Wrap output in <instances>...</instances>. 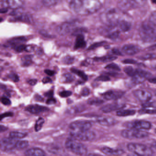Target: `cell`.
<instances>
[{
    "mask_svg": "<svg viewBox=\"0 0 156 156\" xmlns=\"http://www.w3.org/2000/svg\"><path fill=\"white\" fill-rule=\"evenodd\" d=\"M152 23H142L139 29L140 38L145 42H154L156 41V30Z\"/></svg>",
    "mask_w": 156,
    "mask_h": 156,
    "instance_id": "obj_1",
    "label": "cell"
},
{
    "mask_svg": "<svg viewBox=\"0 0 156 156\" xmlns=\"http://www.w3.org/2000/svg\"><path fill=\"white\" fill-rule=\"evenodd\" d=\"M65 147L69 151L78 155H84L87 153L86 147L73 138H69L65 142Z\"/></svg>",
    "mask_w": 156,
    "mask_h": 156,
    "instance_id": "obj_2",
    "label": "cell"
},
{
    "mask_svg": "<svg viewBox=\"0 0 156 156\" xmlns=\"http://www.w3.org/2000/svg\"><path fill=\"white\" fill-rule=\"evenodd\" d=\"M102 3L100 0H83V5L80 14H93L98 11Z\"/></svg>",
    "mask_w": 156,
    "mask_h": 156,
    "instance_id": "obj_3",
    "label": "cell"
},
{
    "mask_svg": "<svg viewBox=\"0 0 156 156\" xmlns=\"http://www.w3.org/2000/svg\"><path fill=\"white\" fill-rule=\"evenodd\" d=\"M127 147L129 151L137 155L151 156L154 153L151 148L140 143H129Z\"/></svg>",
    "mask_w": 156,
    "mask_h": 156,
    "instance_id": "obj_4",
    "label": "cell"
},
{
    "mask_svg": "<svg viewBox=\"0 0 156 156\" xmlns=\"http://www.w3.org/2000/svg\"><path fill=\"white\" fill-rule=\"evenodd\" d=\"M70 136L80 141H91L95 139V133L91 130H71Z\"/></svg>",
    "mask_w": 156,
    "mask_h": 156,
    "instance_id": "obj_5",
    "label": "cell"
},
{
    "mask_svg": "<svg viewBox=\"0 0 156 156\" xmlns=\"http://www.w3.org/2000/svg\"><path fill=\"white\" fill-rule=\"evenodd\" d=\"M144 130L129 128L122 130L121 135L123 137L128 139L145 138L149 136V133Z\"/></svg>",
    "mask_w": 156,
    "mask_h": 156,
    "instance_id": "obj_6",
    "label": "cell"
},
{
    "mask_svg": "<svg viewBox=\"0 0 156 156\" xmlns=\"http://www.w3.org/2000/svg\"><path fill=\"white\" fill-rule=\"evenodd\" d=\"M126 126L129 128L135 129L140 130H148L151 127L150 122L143 120H136V121L126 123Z\"/></svg>",
    "mask_w": 156,
    "mask_h": 156,
    "instance_id": "obj_7",
    "label": "cell"
},
{
    "mask_svg": "<svg viewBox=\"0 0 156 156\" xmlns=\"http://www.w3.org/2000/svg\"><path fill=\"white\" fill-rule=\"evenodd\" d=\"M92 125L90 121L87 120H78L72 122L69 125V128L72 130H89L92 127Z\"/></svg>",
    "mask_w": 156,
    "mask_h": 156,
    "instance_id": "obj_8",
    "label": "cell"
},
{
    "mask_svg": "<svg viewBox=\"0 0 156 156\" xmlns=\"http://www.w3.org/2000/svg\"><path fill=\"white\" fill-rule=\"evenodd\" d=\"M16 140L12 138H3L0 141V147L3 151H11L15 148Z\"/></svg>",
    "mask_w": 156,
    "mask_h": 156,
    "instance_id": "obj_9",
    "label": "cell"
},
{
    "mask_svg": "<svg viewBox=\"0 0 156 156\" xmlns=\"http://www.w3.org/2000/svg\"><path fill=\"white\" fill-rule=\"evenodd\" d=\"M133 94L135 97L139 100L143 102H149L152 98V95L148 91L141 89H137L134 90Z\"/></svg>",
    "mask_w": 156,
    "mask_h": 156,
    "instance_id": "obj_10",
    "label": "cell"
},
{
    "mask_svg": "<svg viewBox=\"0 0 156 156\" xmlns=\"http://www.w3.org/2000/svg\"><path fill=\"white\" fill-rule=\"evenodd\" d=\"M126 105L124 104L120 103H113L108 104L104 106L101 108L100 110L105 113H110L116 110H120L125 107Z\"/></svg>",
    "mask_w": 156,
    "mask_h": 156,
    "instance_id": "obj_11",
    "label": "cell"
},
{
    "mask_svg": "<svg viewBox=\"0 0 156 156\" xmlns=\"http://www.w3.org/2000/svg\"><path fill=\"white\" fill-rule=\"evenodd\" d=\"M124 94V92L121 91L110 90L102 94L103 97L106 100H117L122 97Z\"/></svg>",
    "mask_w": 156,
    "mask_h": 156,
    "instance_id": "obj_12",
    "label": "cell"
},
{
    "mask_svg": "<svg viewBox=\"0 0 156 156\" xmlns=\"http://www.w3.org/2000/svg\"><path fill=\"white\" fill-rule=\"evenodd\" d=\"M73 27L74 24L73 23H64L57 27L56 31L60 35H66L71 31Z\"/></svg>",
    "mask_w": 156,
    "mask_h": 156,
    "instance_id": "obj_13",
    "label": "cell"
},
{
    "mask_svg": "<svg viewBox=\"0 0 156 156\" xmlns=\"http://www.w3.org/2000/svg\"><path fill=\"white\" fill-rule=\"evenodd\" d=\"M25 110L31 114H38L49 110L48 108L38 105H30L25 108Z\"/></svg>",
    "mask_w": 156,
    "mask_h": 156,
    "instance_id": "obj_14",
    "label": "cell"
},
{
    "mask_svg": "<svg viewBox=\"0 0 156 156\" xmlns=\"http://www.w3.org/2000/svg\"><path fill=\"white\" fill-rule=\"evenodd\" d=\"M122 51L127 55H133L139 52L140 49L138 46L134 44H126L122 47Z\"/></svg>",
    "mask_w": 156,
    "mask_h": 156,
    "instance_id": "obj_15",
    "label": "cell"
},
{
    "mask_svg": "<svg viewBox=\"0 0 156 156\" xmlns=\"http://www.w3.org/2000/svg\"><path fill=\"white\" fill-rule=\"evenodd\" d=\"M98 124L103 126H114L117 123V121L115 118L111 117H99L97 119Z\"/></svg>",
    "mask_w": 156,
    "mask_h": 156,
    "instance_id": "obj_16",
    "label": "cell"
},
{
    "mask_svg": "<svg viewBox=\"0 0 156 156\" xmlns=\"http://www.w3.org/2000/svg\"><path fill=\"white\" fill-rule=\"evenodd\" d=\"M101 150L103 153L107 155L118 156L125 153L124 151L121 149H114L107 147H103L101 148Z\"/></svg>",
    "mask_w": 156,
    "mask_h": 156,
    "instance_id": "obj_17",
    "label": "cell"
},
{
    "mask_svg": "<svg viewBox=\"0 0 156 156\" xmlns=\"http://www.w3.org/2000/svg\"><path fill=\"white\" fill-rule=\"evenodd\" d=\"M83 0H71L69 3L70 9L74 12L79 13L83 8Z\"/></svg>",
    "mask_w": 156,
    "mask_h": 156,
    "instance_id": "obj_18",
    "label": "cell"
},
{
    "mask_svg": "<svg viewBox=\"0 0 156 156\" xmlns=\"http://www.w3.org/2000/svg\"><path fill=\"white\" fill-rule=\"evenodd\" d=\"M25 155L28 156H44L46 155L45 152L39 148H32L27 150L25 152Z\"/></svg>",
    "mask_w": 156,
    "mask_h": 156,
    "instance_id": "obj_19",
    "label": "cell"
},
{
    "mask_svg": "<svg viewBox=\"0 0 156 156\" xmlns=\"http://www.w3.org/2000/svg\"><path fill=\"white\" fill-rule=\"evenodd\" d=\"M86 46V43L84 40L83 35L82 34H77L74 49L78 50L84 48Z\"/></svg>",
    "mask_w": 156,
    "mask_h": 156,
    "instance_id": "obj_20",
    "label": "cell"
},
{
    "mask_svg": "<svg viewBox=\"0 0 156 156\" xmlns=\"http://www.w3.org/2000/svg\"><path fill=\"white\" fill-rule=\"evenodd\" d=\"M117 27L119 29V30L126 32L130 30L131 25L127 21L125 20H120L118 23Z\"/></svg>",
    "mask_w": 156,
    "mask_h": 156,
    "instance_id": "obj_21",
    "label": "cell"
},
{
    "mask_svg": "<svg viewBox=\"0 0 156 156\" xmlns=\"http://www.w3.org/2000/svg\"><path fill=\"white\" fill-rule=\"evenodd\" d=\"M9 8L12 9H17L22 6V0H7Z\"/></svg>",
    "mask_w": 156,
    "mask_h": 156,
    "instance_id": "obj_22",
    "label": "cell"
},
{
    "mask_svg": "<svg viewBox=\"0 0 156 156\" xmlns=\"http://www.w3.org/2000/svg\"><path fill=\"white\" fill-rule=\"evenodd\" d=\"M136 111L133 109H120L116 112V115L118 116L126 117L135 115Z\"/></svg>",
    "mask_w": 156,
    "mask_h": 156,
    "instance_id": "obj_23",
    "label": "cell"
},
{
    "mask_svg": "<svg viewBox=\"0 0 156 156\" xmlns=\"http://www.w3.org/2000/svg\"><path fill=\"white\" fill-rule=\"evenodd\" d=\"M29 145V143L27 140H18L15 143V148L21 150L27 148Z\"/></svg>",
    "mask_w": 156,
    "mask_h": 156,
    "instance_id": "obj_24",
    "label": "cell"
},
{
    "mask_svg": "<svg viewBox=\"0 0 156 156\" xmlns=\"http://www.w3.org/2000/svg\"><path fill=\"white\" fill-rule=\"evenodd\" d=\"M71 71L72 73L78 76L82 80L85 81H87L88 80V77H87V75L83 71L73 68H72L71 69Z\"/></svg>",
    "mask_w": 156,
    "mask_h": 156,
    "instance_id": "obj_25",
    "label": "cell"
},
{
    "mask_svg": "<svg viewBox=\"0 0 156 156\" xmlns=\"http://www.w3.org/2000/svg\"><path fill=\"white\" fill-rule=\"evenodd\" d=\"M27 136V133L18 131H12L9 133V137L14 139H22Z\"/></svg>",
    "mask_w": 156,
    "mask_h": 156,
    "instance_id": "obj_26",
    "label": "cell"
},
{
    "mask_svg": "<svg viewBox=\"0 0 156 156\" xmlns=\"http://www.w3.org/2000/svg\"><path fill=\"white\" fill-rule=\"evenodd\" d=\"M117 59L115 56H112V55H106L99 58H95L94 60L98 62H111L114 61Z\"/></svg>",
    "mask_w": 156,
    "mask_h": 156,
    "instance_id": "obj_27",
    "label": "cell"
},
{
    "mask_svg": "<svg viewBox=\"0 0 156 156\" xmlns=\"http://www.w3.org/2000/svg\"><path fill=\"white\" fill-rule=\"evenodd\" d=\"M61 0H42L44 6L47 8H51L57 5Z\"/></svg>",
    "mask_w": 156,
    "mask_h": 156,
    "instance_id": "obj_28",
    "label": "cell"
},
{
    "mask_svg": "<svg viewBox=\"0 0 156 156\" xmlns=\"http://www.w3.org/2000/svg\"><path fill=\"white\" fill-rule=\"evenodd\" d=\"M22 65L23 66H28L32 63V58L30 55L23 56L21 59Z\"/></svg>",
    "mask_w": 156,
    "mask_h": 156,
    "instance_id": "obj_29",
    "label": "cell"
},
{
    "mask_svg": "<svg viewBox=\"0 0 156 156\" xmlns=\"http://www.w3.org/2000/svg\"><path fill=\"white\" fill-rule=\"evenodd\" d=\"M104 103V101L102 99L98 98H91L88 99L87 103L91 105L98 106L102 105Z\"/></svg>",
    "mask_w": 156,
    "mask_h": 156,
    "instance_id": "obj_30",
    "label": "cell"
},
{
    "mask_svg": "<svg viewBox=\"0 0 156 156\" xmlns=\"http://www.w3.org/2000/svg\"><path fill=\"white\" fill-rule=\"evenodd\" d=\"M44 123V119L43 118L40 117L37 119L36 121V123H35V126H34V129H35V131L38 132L41 130L43 126Z\"/></svg>",
    "mask_w": 156,
    "mask_h": 156,
    "instance_id": "obj_31",
    "label": "cell"
},
{
    "mask_svg": "<svg viewBox=\"0 0 156 156\" xmlns=\"http://www.w3.org/2000/svg\"><path fill=\"white\" fill-rule=\"evenodd\" d=\"M63 81L64 83H71L74 80V77L70 73H65L63 75Z\"/></svg>",
    "mask_w": 156,
    "mask_h": 156,
    "instance_id": "obj_32",
    "label": "cell"
},
{
    "mask_svg": "<svg viewBox=\"0 0 156 156\" xmlns=\"http://www.w3.org/2000/svg\"><path fill=\"white\" fill-rule=\"evenodd\" d=\"M141 60H153L156 59V53H149L141 55L139 57Z\"/></svg>",
    "mask_w": 156,
    "mask_h": 156,
    "instance_id": "obj_33",
    "label": "cell"
},
{
    "mask_svg": "<svg viewBox=\"0 0 156 156\" xmlns=\"http://www.w3.org/2000/svg\"><path fill=\"white\" fill-rule=\"evenodd\" d=\"M47 150L51 152V153H53V154H58L61 152V149L59 147H57L55 145H51L49 146L47 149Z\"/></svg>",
    "mask_w": 156,
    "mask_h": 156,
    "instance_id": "obj_34",
    "label": "cell"
},
{
    "mask_svg": "<svg viewBox=\"0 0 156 156\" xmlns=\"http://www.w3.org/2000/svg\"><path fill=\"white\" fill-rule=\"evenodd\" d=\"M16 20L24 22H30V18L28 15L26 14H22L20 16H18L16 18Z\"/></svg>",
    "mask_w": 156,
    "mask_h": 156,
    "instance_id": "obj_35",
    "label": "cell"
},
{
    "mask_svg": "<svg viewBox=\"0 0 156 156\" xmlns=\"http://www.w3.org/2000/svg\"><path fill=\"white\" fill-rule=\"evenodd\" d=\"M105 68L109 70H114L115 71H120V68L115 63H111L110 64L108 65L105 66Z\"/></svg>",
    "mask_w": 156,
    "mask_h": 156,
    "instance_id": "obj_36",
    "label": "cell"
},
{
    "mask_svg": "<svg viewBox=\"0 0 156 156\" xmlns=\"http://www.w3.org/2000/svg\"><path fill=\"white\" fill-rule=\"evenodd\" d=\"M8 76L9 79L15 83H17L20 81V77L17 74L14 73H11Z\"/></svg>",
    "mask_w": 156,
    "mask_h": 156,
    "instance_id": "obj_37",
    "label": "cell"
},
{
    "mask_svg": "<svg viewBox=\"0 0 156 156\" xmlns=\"http://www.w3.org/2000/svg\"><path fill=\"white\" fill-rule=\"evenodd\" d=\"M140 114H156V109H148L144 108L139 111Z\"/></svg>",
    "mask_w": 156,
    "mask_h": 156,
    "instance_id": "obj_38",
    "label": "cell"
},
{
    "mask_svg": "<svg viewBox=\"0 0 156 156\" xmlns=\"http://www.w3.org/2000/svg\"><path fill=\"white\" fill-rule=\"evenodd\" d=\"M64 63L65 64L70 65L73 64L74 62V58L71 56H66L63 60Z\"/></svg>",
    "mask_w": 156,
    "mask_h": 156,
    "instance_id": "obj_39",
    "label": "cell"
},
{
    "mask_svg": "<svg viewBox=\"0 0 156 156\" xmlns=\"http://www.w3.org/2000/svg\"><path fill=\"white\" fill-rule=\"evenodd\" d=\"M110 80V77L108 76V75H101L96 79V81H102V82H107Z\"/></svg>",
    "mask_w": 156,
    "mask_h": 156,
    "instance_id": "obj_40",
    "label": "cell"
},
{
    "mask_svg": "<svg viewBox=\"0 0 156 156\" xmlns=\"http://www.w3.org/2000/svg\"><path fill=\"white\" fill-rule=\"evenodd\" d=\"M1 103L4 105H10L11 104V101L8 98L6 97H2L1 98Z\"/></svg>",
    "mask_w": 156,
    "mask_h": 156,
    "instance_id": "obj_41",
    "label": "cell"
},
{
    "mask_svg": "<svg viewBox=\"0 0 156 156\" xmlns=\"http://www.w3.org/2000/svg\"><path fill=\"white\" fill-rule=\"evenodd\" d=\"M72 92L70 91H64L59 93V95L62 98H66L72 95Z\"/></svg>",
    "mask_w": 156,
    "mask_h": 156,
    "instance_id": "obj_42",
    "label": "cell"
},
{
    "mask_svg": "<svg viewBox=\"0 0 156 156\" xmlns=\"http://www.w3.org/2000/svg\"><path fill=\"white\" fill-rule=\"evenodd\" d=\"M13 113L11 112H6L3 113L1 115V120H2L3 119L6 117H10L13 116Z\"/></svg>",
    "mask_w": 156,
    "mask_h": 156,
    "instance_id": "obj_43",
    "label": "cell"
},
{
    "mask_svg": "<svg viewBox=\"0 0 156 156\" xmlns=\"http://www.w3.org/2000/svg\"><path fill=\"white\" fill-rule=\"evenodd\" d=\"M90 94V90L87 87L83 88L81 92V95L83 97H87Z\"/></svg>",
    "mask_w": 156,
    "mask_h": 156,
    "instance_id": "obj_44",
    "label": "cell"
},
{
    "mask_svg": "<svg viewBox=\"0 0 156 156\" xmlns=\"http://www.w3.org/2000/svg\"><path fill=\"white\" fill-rule=\"evenodd\" d=\"M144 108H147L148 107H156V102H152V103H148V102H146L145 104L143 105Z\"/></svg>",
    "mask_w": 156,
    "mask_h": 156,
    "instance_id": "obj_45",
    "label": "cell"
},
{
    "mask_svg": "<svg viewBox=\"0 0 156 156\" xmlns=\"http://www.w3.org/2000/svg\"><path fill=\"white\" fill-rule=\"evenodd\" d=\"M56 99H55V98H53V97H52L49 98V99H47L46 103L47 105H54V104L56 103Z\"/></svg>",
    "mask_w": 156,
    "mask_h": 156,
    "instance_id": "obj_46",
    "label": "cell"
},
{
    "mask_svg": "<svg viewBox=\"0 0 156 156\" xmlns=\"http://www.w3.org/2000/svg\"><path fill=\"white\" fill-rule=\"evenodd\" d=\"M123 62L125 64H135L137 63V62L135 60L132 59H126L124 60Z\"/></svg>",
    "mask_w": 156,
    "mask_h": 156,
    "instance_id": "obj_47",
    "label": "cell"
},
{
    "mask_svg": "<svg viewBox=\"0 0 156 156\" xmlns=\"http://www.w3.org/2000/svg\"><path fill=\"white\" fill-rule=\"evenodd\" d=\"M44 95L45 97L49 98L53 97L54 91H53V90H51V91L45 93V94H44Z\"/></svg>",
    "mask_w": 156,
    "mask_h": 156,
    "instance_id": "obj_48",
    "label": "cell"
},
{
    "mask_svg": "<svg viewBox=\"0 0 156 156\" xmlns=\"http://www.w3.org/2000/svg\"><path fill=\"white\" fill-rule=\"evenodd\" d=\"M44 73L48 75V76H53L55 74V72L54 71H52V70H49V69H46V70H44Z\"/></svg>",
    "mask_w": 156,
    "mask_h": 156,
    "instance_id": "obj_49",
    "label": "cell"
},
{
    "mask_svg": "<svg viewBox=\"0 0 156 156\" xmlns=\"http://www.w3.org/2000/svg\"><path fill=\"white\" fill-rule=\"evenodd\" d=\"M42 82L43 83L46 84L48 83H51L52 82L51 79L50 78V77H45L43 79Z\"/></svg>",
    "mask_w": 156,
    "mask_h": 156,
    "instance_id": "obj_50",
    "label": "cell"
},
{
    "mask_svg": "<svg viewBox=\"0 0 156 156\" xmlns=\"http://www.w3.org/2000/svg\"><path fill=\"white\" fill-rule=\"evenodd\" d=\"M38 82V80L36 79H30L28 81V83L31 86H34L37 84Z\"/></svg>",
    "mask_w": 156,
    "mask_h": 156,
    "instance_id": "obj_51",
    "label": "cell"
},
{
    "mask_svg": "<svg viewBox=\"0 0 156 156\" xmlns=\"http://www.w3.org/2000/svg\"><path fill=\"white\" fill-rule=\"evenodd\" d=\"M102 43H98L96 44H94V45L91 46V47L89 48V49H94V48H96L97 47H98V46H100V45H102Z\"/></svg>",
    "mask_w": 156,
    "mask_h": 156,
    "instance_id": "obj_52",
    "label": "cell"
},
{
    "mask_svg": "<svg viewBox=\"0 0 156 156\" xmlns=\"http://www.w3.org/2000/svg\"><path fill=\"white\" fill-rule=\"evenodd\" d=\"M8 129V128L7 127L5 126H2L1 125L0 126V130H1V132H4V131H6L7 129Z\"/></svg>",
    "mask_w": 156,
    "mask_h": 156,
    "instance_id": "obj_53",
    "label": "cell"
},
{
    "mask_svg": "<svg viewBox=\"0 0 156 156\" xmlns=\"http://www.w3.org/2000/svg\"><path fill=\"white\" fill-rule=\"evenodd\" d=\"M148 81L151 83L156 84V77L149 78L148 79Z\"/></svg>",
    "mask_w": 156,
    "mask_h": 156,
    "instance_id": "obj_54",
    "label": "cell"
},
{
    "mask_svg": "<svg viewBox=\"0 0 156 156\" xmlns=\"http://www.w3.org/2000/svg\"><path fill=\"white\" fill-rule=\"evenodd\" d=\"M113 52L115 54L117 55H121V53H120L118 50H116V49H114V50H113Z\"/></svg>",
    "mask_w": 156,
    "mask_h": 156,
    "instance_id": "obj_55",
    "label": "cell"
},
{
    "mask_svg": "<svg viewBox=\"0 0 156 156\" xmlns=\"http://www.w3.org/2000/svg\"><path fill=\"white\" fill-rule=\"evenodd\" d=\"M35 98L36 100H39V101H42L43 100L41 96L39 95H36L35 96Z\"/></svg>",
    "mask_w": 156,
    "mask_h": 156,
    "instance_id": "obj_56",
    "label": "cell"
},
{
    "mask_svg": "<svg viewBox=\"0 0 156 156\" xmlns=\"http://www.w3.org/2000/svg\"><path fill=\"white\" fill-rule=\"evenodd\" d=\"M148 49L149 50H151V51H153V50H156V44H154V45H152V46L149 47Z\"/></svg>",
    "mask_w": 156,
    "mask_h": 156,
    "instance_id": "obj_57",
    "label": "cell"
},
{
    "mask_svg": "<svg viewBox=\"0 0 156 156\" xmlns=\"http://www.w3.org/2000/svg\"><path fill=\"white\" fill-rule=\"evenodd\" d=\"M151 1L152 2V3L156 4V0H151Z\"/></svg>",
    "mask_w": 156,
    "mask_h": 156,
    "instance_id": "obj_58",
    "label": "cell"
},
{
    "mask_svg": "<svg viewBox=\"0 0 156 156\" xmlns=\"http://www.w3.org/2000/svg\"><path fill=\"white\" fill-rule=\"evenodd\" d=\"M155 133H156V129H155Z\"/></svg>",
    "mask_w": 156,
    "mask_h": 156,
    "instance_id": "obj_59",
    "label": "cell"
},
{
    "mask_svg": "<svg viewBox=\"0 0 156 156\" xmlns=\"http://www.w3.org/2000/svg\"><path fill=\"white\" fill-rule=\"evenodd\" d=\"M155 95H156V94H155Z\"/></svg>",
    "mask_w": 156,
    "mask_h": 156,
    "instance_id": "obj_60",
    "label": "cell"
},
{
    "mask_svg": "<svg viewBox=\"0 0 156 156\" xmlns=\"http://www.w3.org/2000/svg\"></svg>",
    "mask_w": 156,
    "mask_h": 156,
    "instance_id": "obj_61",
    "label": "cell"
}]
</instances>
